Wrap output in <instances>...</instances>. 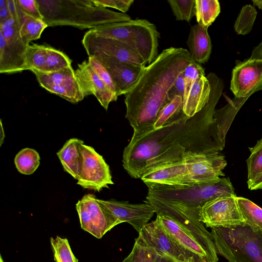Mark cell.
Instances as JSON below:
<instances>
[{"label": "cell", "instance_id": "cell-26", "mask_svg": "<svg viewBox=\"0 0 262 262\" xmlns=\"http://www.w3.org/2000/svg\"><path fill=\"white\" fill-rule=\"evenodd\" d=\"M48 47L33 43L29 45L25 53L26 70L43 72L47 57Z\"/></svg>", "mask_w": 262, "mask_h": 262}, {"label": "cell", "instance_id": "cell-19", "mask_svg": "<svg viewBox=\"0 0 262 262\" xmlns=\"http://www.w3.org/2000/svg\"><path fill=\"white\" fill-rule=\"evenodd\" d=\"M144 183H154L170 186H191V181L183 160L155 167L140 178Z\"/></svg>", "mask_w": 262, "mask_h": 262}, {"label": "cell", "instance_id": "cell-25", "mask_svg": "<svg viewBox=\"0 0 262 262\" xmlns=\"http://www.w3.org/2000/svg\"><path fill=\"white\" fill-rule=\"evenodd\" d=\"M221 11L217 0H195V16L198 24L208 28Z\"/></svg>", "mask_w": 262, "mask_h": 262}, {"label": "cell", "instance_id": "cell-23", "mask_svg": "<svg viewBox=\"0 0 262 262\" xmlns=\"http://www.w3.org/2000/svg\"><path fill=\"white\" fill-rule=\"evenodd\" d=\"M183 108V98L180 96H176L159 113L153 126V130L168 126L185 116L186 115L184 113Z\"/></svg>", "mask_w": 262, "mask_h": 262}, {"label": "cell", "instance_id": "cell-2", "mask_svg": "<svg viewBox=\"0 0 262 262\" xmlns=\"http://www.w3.org/2000/svg\"><path fill=\"white\" fill-rule=\"evenodd\" d=\"M193 61L187 49L170 47L145 67L137 82L124 95L125 117L134 129L132 139L153 130L159 113L169 102V89Z\"/></svg>", "mask_w": 262, "mask_h": 262}, {"label": "cell", "instance_id": "cell-12", "mask_svg": "<svg viewBox=\"0 0 262 262\" xmlns=\"http://www.w3.org/2000/svg\"><path fill=\"white\" fill-rule=\"evenodd\" d=\"M92 194H85L76 204L81 228L101 238L115 225L110 214Z\"/></svg>", "mask_w": 262, "mask_h": 262}, {"label": "cell", "instance_id": "cell-35", "mask_svg": "<svg viewBox=\"0 0 262 262\" xmlns=\"http://www.w3.org/2000/svg\"><path fill=\"white\" fill-rule=\"evenodd\" d=\"M183 75L185 86L184 102L195 80L201 76H205V74L204 69L201 64L193 61L185 69Z\"/></svg>", "mask_w": 262, "mask_h": 262}, {"label": "cell", "instance_id": "cell-32", "mask_svg": "<svg viewBox=\"0 0 262 262\" xmlns=\"http://www.w3.org/2000/svg\"><path fill=\"white\" fill-rule=\"evenodd\" d=\"M71 60L64 53L48 47L47 57L43 72H54L71 67Z\"/></svg>", "mask_w": 262, "mask_h": 262}, {"label": "cell", "instance_id": "cell-1", "mask_svg": "<svg viewBox=\"0 0 262 262\" xmlns=\"http://www.w3.org/2000/svg\"><path fill=\"white\" fill-rule=\"evenodd\" d=\"M211 90L206 105L192 117L177 121L136 139H131L123 154V166L128 174L139 179L155 167L183 160L190 154L219 152L235 115L223 107L215 110L224 88L214 73L207 76Z\"/></svg>", "mask_w": 262, "mask_h": 262}, {"label": "cell", "instance_id": "cell-4", "mask_svg": "<svg viewBox=\"0 0 262 262\" xmlns=\"http://www.w3.org/2000/svg\"><path fill=\"white\" fill-rule=\"evenodd\" d=\"M43 20L48 26H70L93 29L104 25L126 21L130 17L102 6L92 0H37Z\"/></svg>", "mask_w": 262, "mask_h": 262}, {"label": "cell", "instance_id": "cell-3", "mask_svg": "<svg viewBox=\"0 0 262 262\" xmlns=\"http://www.w3.org/2000/svg\"><path fill=\"white\" fill-rule=\"evenodd\" d=\"M148 193L145 203L154 209L165 208L190 213L200 217V211L207 202L221 196L234 195L228 178H221L191 186H170L145 183Z\"/></svg>", "mask_w": 262, "mask_h": 262}, {"label": "cell", "instance_id": "cell-39", "mask_svg": "<svg viewBox=\"0 0 262 262\" xmlns=\"http://www.w3.org/2000/svg\"><path fill=\"white\" fill-rule=\"evenodd\" d=\"M183 72L177 78L168 92L167 98L169 101L176 96H180L183 99L185 86Z\"/></svg>", "mask_w": 262, "mask_h": 262}, {"label": "cell", "instance_id": "cell-22", "mask_svg": "<svg viewBox=\"0 0 262 262\" xmlns=\"http://www.w3.org/2000/svg\"><path fill=\"white\" fill-rule=\"evenodd\" d=\"M211 90V84L207 77L202 76L198 78L183 102L184 113L191 117L200 112L208 102Z\"/></svg>", "mask_w": 262, "mask_h": 262}, {"label": "cell", "instance_id": "cell-29", "mask_svg": "<svg viewBox=\"0 0 262 262\" xmlns=\"http://www.w3.org/2000/svg\"><path fill=\"white\" fill-rule=\"evenodd\" d=\"M14 163L18 171L22 174L30 175L34 172L40 164V157L34 149L25 148L16 155Z\"/></svg>", "mask_w": 262, "mask_h": 262}, {"label": "cell", "instance_id": "cell-17", "mask_svg": "<svg viewBox=\"0 0 262 262\" xmlns=\"http://www.w3.org/2000/svg\"><path fill=\"white\" fill-rule=\"evenodd\" d=\"M75 73L84 97L94 95L105 110L111 102L117 100L116 94L101 80L88 61L79 64Z\"/></svg>", "mask_w": 262, "mask_h": 262}, {"label": "cell", "instance_id": "cell-11", "mask_svg": "<svg viewBox=\"0 0 262 262\" xmlns=\"http://www.w3.org/2000/svg\"><path fill=\"white\" fill-rule=\"evenodd\" d=\"M81 151L83 163L77 184L85 189L99 192L114 184L108 165L103 157L91 146L82 143Z\"/></svg>", "mask_w": 262, "mask_h": 262}, {"label": "cell", "instance_id": "cell-16", "mask_svg": "<svg viewBox=\"0 0 262 262\" xmlns=\"http://www.w3.org/2000/svg\"><path fill=\"white\" fill-rule=\"evenodd\" d=\"M183 160L194 184L212 181L225 176L222 170L226 167L227 162L219 152L190 154Z\"/></svg>", "mask_w": 262, "mask_h": 262}, {"label": "cell", "instance_id": "cell-38", "mask_svg": "<svg viewBox=\"0 0 262 262\" xmlns=\"http://www.w3.org/2000/svg\"><path fill=\"white\" fill-rule=\"evenodd\" d=\"M17 2L24 13L34 18L43 20L37 0H17Z\"/></svg>", "mask_w": 262, "mask_h": 262}, {"label": "cell", "instance_id": "cell-33", "mask_svg": "<svg viewBox=\"0 0 262 262\" xmlns=\"http://www.w3.org/2000/svg\"><path fill=\"white\" fill-rule=\"evenodd\" d=\"M167 2L177 20L189 23L195 16V0H168Z\"/></svg>", "mask_w": 262, "mask_h": 262}, {"label": "cell", "instance_id": "cell-44", "mask_svg": "<svg viewBox=\"0 0 262 262\" xmlns=\"http://www.w3.org/2000/svg\"><path fill=\"white\" fill-rule=\"evenodd\" d=\"M157 262H176L168 258L162 257L159 255V258Z\"/></svg>", "mask_w": 262, "mask_h": 262}, {"label": "cell", "instance_id": "cell-9", "mask_svg": "<svg viewBox=\"0 0 262 262\" xmlns=\"http://www.w3.org/2000/svg\"><path fill=\"white\" fill-rule=\"evenodd\" d=\"M139 236L160 256L176 262H200L187 252L156 220L146 224Z\"/></svg>", "mask_w": 262, "mask_h": 262}, {"label": "cell", "instance_id": "cell-36", "mask_svg": "<svg viewBox=\"0 0 262 262\" xmlns=\"http://www.w3.org/2000/svg\"><path fill=\"white\" fill-rule=\"evenodd\" d=\"M88 61L101 80L116 94L114 83L105 67L93 57H89Z\"/></svg>", "mask_w": 262, "mask_h": 262}, {"label": "cell", "instance_id": "cell-8", "mask_svg": "<svg viewBox=\"0 0 262 262\" xmlns=\"http://www.w3.org/2000/svg\"><path fill=\"white\" fill-rule=\"evenodd\" d=\"M82 43L90 57H103L140 66L147 64L139 55L125 43L99 35L92 29L85 33Z\"/></svg>", "mask_w": 262, "mask_h": 262}, {"label": "cell", "instance_id": "cell-42", "mask_svg": "<svg viewBox=\"0 0 262 262\" xmlns=\"http://www.w3.org/2000/svg\"><path fill=\"white\" fill-rule=\"evenodd\" d=\"M250 58L262 59V40L261 42L254 49Z\"/></svg>", "mask_w": 262, "mask_h": 262}, {"label": "cell", "instance_id": "cell-31", "mask_svg": "<svg viewBox=\"0 0 262 262\" xmlns=\"http://www.w3.org/2000/svg\"><path fill=\"white\" fill-rule=\"evenodd\" d=\"M257 12L255 7L247 5L242 8L234 24V28L238 34L246 35L252 29Z\"/></svg>", "mask_w": 262, "mask_h": 262}, {"label": "cell", "instance_id": "cell-20", "mask_svg": "<svg viewBox=\"0 0 262 262\" xmlns=\"http://www.w3.org/2000/svg\"><path fill=\"white\" fill-rule=\"evenodd\" d=\"M186 43L194 61L200 64L208 61L212 50L208 28L198 24L192 26Z\"/></svg>", "mask_w": 262, "mask_h": 262}, {"label": "cell", "instance_id": "cell-10", "mask_svg": "<svg viewBox=\"0 0 262 262\" xmlns=\"http://www.w3.org/2000/svg\"><path fill=\"white\" fill-rule=\"evenodd\" d=\"M200 221L207 227H227L241 224L235 195L221 196L206 203L200 211Z\"/></svg>", "mask_w": 262, "mask_h": 262}, {"label": "cell", "instance_id": "cell-28", "mask_svg": "<svg viewBox=\"0 0 262 262\" xmlns=\"http://www.w3.org/2000/svg\"><path fill=\"white\" fill-rule=\"evenodd\" d=\"M159 255L138 236L130 253L121 262H157Z\"/></svg>", "mask_w": 262, "mask_h": 262}, {"label": "cell", "instance_id": "cell-5", "mask_svg": "<svg viewBox=\"0 0 262 262\" xmlns=\"http://www.w3.org/2000/svg\"><path fill=\"white\" fill-rule=\"evenodd\" d=\"M211 229L217 253L229 262H262V232L244 222Z\"/></svg>", "mask_w": 262, "mask_h": 262}, {"label": "cell", "instance_id": "cell-27", "mask_svg": "<svg viewBox=\"0 0 262 262\" xmlns=\"http://www.w3.org/2000/svg\"><path fill=\"white\" fill-rule=\"evenodd\" d=\"M48 27L43 20L34 18L23 12L20 35L25 43L29 46L31 41L39 39Z\"/></svg>", "mask_w": 262, "mask_h": 262}, {"label": "cell", "instance_id": "cell-18", "mask_svg": "<svg viewBox=\"0 0 262 262\" xmlns=\"http://www.w3.org/2000/svg\"><path fill=\"white\" fill-rule=\"evenodd\" d=\"M106 69L114 83L118 97L125 95L134 86L146 66L123 62L103 57L94 58Z\"/></svg>", "mask_w": 262, "mask_h": 262}, {"label": "cell", "instance_id": "cell-46", "mask_svg": "<svg viewBox=\"0 0 262 262\" xmlns=\"http://www.w3.org/2000/svg\"><path fill=\"white\" fill-rule=\"evenodd\" d=\"M0 262H4L1 255L0 258Z\"/></svg>", "mask_w": 262, "mask_h": 262}, {"label": "cell", "instance_id": "cell-15", "mask_svg": "<svg viewBox=\"0 0 262 262\" xmlns=\"http://www.w3.org/2000/svg\"><path fill=\"white\" fill-rule=\"evenodd\" d=\"M111 216L115 226L127 223L139 233L155 213L149 204H130L126 201L97 199Z\"/></svg>", "mask_w": 262, "mask_h": 262}, {"label": "cell", "instance_id": "cell-41", "mask_svg": "<svg viewBox=\"0 0 262 262\" xmlns=\"http://www.w3.org/2000/svg\"><path fill=\"white\" fill-rule=\"evenodd\" d=\"M247 184L250 190L262 189V173L254 179L248 181Z\"/></svg>", "mask_w": 262, "mask_h": 262}, {"label": "cell", "instance_id": "cell-45", "mask_svg": "<svg viewBox=\"0 0 262 262\" xmlns=\"http://www.w3.org/2000/svg\"><path fill=\"white\" fill-rule=\"evenodd\" d=\"M254 6H257L259 9H262V0H252Z\"/></svg>", "mask_w": 262, "mask_h": 262}, {"label": "cell", "instance_id": "cell-30", "mask_svg": "<svg viewBox=\"0 0 262 262\" xmlns=\"http://www.w3.org/2000/svg\"><path fill=\"white\" fill-rule=\"evenodd\" d=\"M50 243L55 262H78L67 238L59 236L55 238L51 237Z\"/></svg>", "mask_w": 262, "mask_h": 262}, {"label": "cell", "instance_id": "cell-7", "mask_svg": "<svg viewBox=\"0 0 262 262\" xmlns=\"http://www.w3.org/2000/svg\"><path fill=\"white\" fill-rule=\"evenodd\" d=\"M23 12L0 23V73L11 74L26 70L25 53L20 28Z\"/></svg>", "mask_w": 262, "mask_h": 262}, {"label": "cell", "instance_id": "cell-34", "mask_svg": "<svg viewBox=\"0 0 262 262\" xmlns=\"http://www.w3.org/2000/svg\"><path fill=\"white\" fill-rule=\"evenodd\" d=\"M249 148L251 154L246 161L248 181H250L262 173V138L254 147Z\"/></svg>", "mask_w": 262, "mask_h": 262}, {"label": "cell", "instance_id": "cell-43", "mask_svg": "<svg viewBox=\"0 0 262 262\" xmlns=\"http://www.w3.org/2000/svg\"><path fill=\"white\" fill-rule=\"evenodd\" d=\"M0 126H1V129H0V146H2V144H3L4 138H5V134H4V130L3 127L2 122V120H1L0 121Z\"/></svg>", "mask_w": 262, "mask_h": 262}, {"label": "cell", "instance_id": "cell-21", "mask_svg": "<svg viewBox=\"0 0 262 262\" xmlns=\"http://www.w3.org/2000/svg\"><path fill=\"white\" fill-rule=\"evenodd\" d=\"M83 141L79 139H70L56 153L64 170L76 180L78 179L82 171L83 158L81 145Z\"/></svg>", "mask_w": 262, "mask_h": 262}, {"label": "cell", "instance_id": "cell-40", "mask_svg": "<svg viewBox=\"0 0 262 262\" xmlns=\"http://www.w3.org/2000/svg\"><path fill=\"white\" fill-rule=\"evenodd\" d=\"M10 16L6 0H0V23L5 21Z\"/></svg>", "mask_w": 262, "mask_h": 262}, {"label": "cell", "instance_id": "cell-24", "mask_svg": "<svg viewBox=\"0 0 262 262\" xmlns=\"http://www.w3.org/2000/svg\"><path fill=\"white\" fill-rule=\"evenodd\" d=\"M244 223L255 231L262 232V208L248 199L237 197Z\"/></svg>", "mask_w": 262, "mask_h": 262}, {"label": "cell", "instance_id": "cell-14", "mask_svg": "<svg viewBox=\"0 0 262 262\" xmlns=\"http://www.w3.org/2000/svg\"><path fill=\"white\" fill-rule=\"evenodd\" d=\"M230 90L238 99H247L262 90V59L237 60L232 70Z\"/></svg>", "mask_w": 262, "mask_h": 262}, {"label": "cell", "instance_id": "cell-37", "mask_svg": "<svg viewBox=\"0 0 262 262\" xmlns=\"http://www.w3.org/2000/svg\"><path fill=\"white\" fill-rule=\"evenodd\" d=\"M92 1L95 6L113 8L120 11L123 13L126 12L134 3L133 0H92Z\"/></svg>", "mask_w": 262, "mask_h": 262}, {"label": "cell", "instance_id": "cell-6", "mask_svg": "<svg viewBox=\"0 0 262 262\" xmlns=\"http://www.w3.org/2000/svg\"><path fill=\"white\" fill-rule=\"evenodd\" d=\"M92 30L99 35L125 43L148 64L158 56L159 33L155 25L146 19H131L104 25Z\"/></svg>", "mask_w": 262, "mask_h": 262}, {"label": "cell", "instance_id": "cell-13", "mask_svg": "<svg viewBox=\"0 0 262 262\" xmlns=\"http://www.w3.org/2000/svg\"><path fill=\"white\" fill-rule=\"evenodd\" d=\"M33 72L41 86L72 103L84 98L72 67L54 72Z\"/></svg>", "mask_w": 262, "mask_h": 262}]
</instances>
